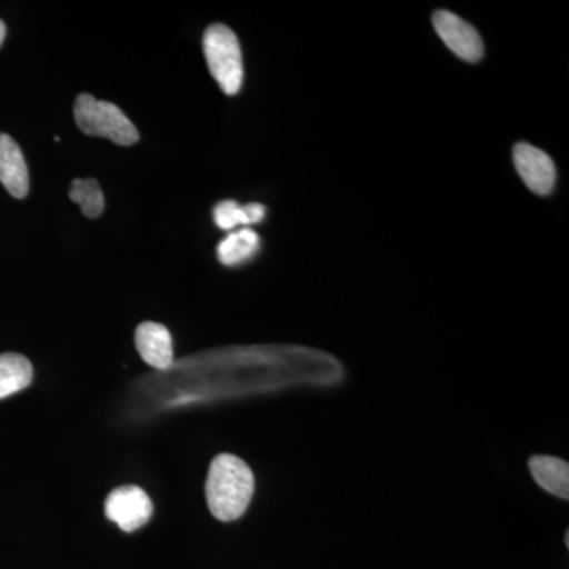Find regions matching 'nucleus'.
I'll use <instances>...</instances> for the list:
<instances>
[{"mask_svg":"<svg viewBox=\"0 0 569 569\" xmlns=\"http://www.w3.org/2000/svg\"><path fill=\"white\" fill-rule=\"evenodd\" d=\"M254 490L252 470L233 455H220L212 460L206 481V498L217 519L230 522L244 515Z\"/></svg>","mask_w":569,"mask_h":569,"instance_id":"1","label":"nucleus"},{"mask_svg":"<svg viewBox=\"0 0 569 569\" xmlns=\"http://www.w3.org/2000/svg\"><path fill=\"white\" fill-rule=\"evenodd\" d=\"M206 62L213 80L227 96H236L244 81V66L238 37L223 24H212L203 37Z\"/></svg>","mask_w":569,"mask_h":569,"instance_id":"2","label":"nucleus"},{"mask_svg":"<svg viewBox=\"0 0 569 569\" xmlns=\"http://www.w3.org/2000/svg\"><path fill=\"white\" fill-rule=\"evenodd\" d=\"M73 111L77 126L89 137L107 138L121 146H132L140 140L137 127L116 104L81 93Z\"/></svg>","mask_w":569,"mask_h":569,"instance_id":"3","label":"nucleus"},{"mask_svg":"<svg viewBox=\"0 0 569 569\" xmlns=\"http://www.w3.org/2000/svg\"><path fill=\"white\" fill-rule=\"evenodd\" d=\"M433 28L449 50L466 62L481 61L485 43L473 26L448 10H438L432 18Z\"/></svg>","mask_w":569,"mask_h":569,"instance_id":"4","label":"nucleus"},{"mask_svg":"<svg viewBox=\"0 0 569 569\" xmlns=\"http://www.w3.org/2000/svg\"><path fill=\"white\" fill-rule=\"evenodd\" d=\"M151 498L138 486H123L112 490L104 501V515L123 531L141 529L152 518Z\"/></svg>","mask_w":569,"mask_h":569,"instance_id":"5","label":"nucleus"},{"mask_svg":"<svg viewBox=\"0 0 569 569\" xmlns=\"http://www.w3.org/2000/svg\"><path fill=\"white\" fill-rule=\"evenodd\" d=\"M516 170L523 183L537 194H549L557 181L556 163L548 153L529 142H518L515 148Z\"/></svg>","mask_w":569,"mask_h":569,"instance_id":"6","label":"nucleus"},{"mask_svg":"<svg viewBox=\"0 0 569 569\" xmlns=\"http://www.w3.org/2000/svg\"><path fill=\"white\" fill-rule=\"evenodd\" d=\"M138 353L156 369L164 370L173 365V340L163 325L146 321L138 326L134 335Z\"/></svg>","mask_w":569,"mask_h":569,"instance_id":"7","label":"nucleus"},{"mask_svg":"<svg viewBox=\"0 0 569 569\" xmlns=\"http://www.w3.org/2000/svg\"><path fill=\"white\" fill-rule=\"evenodd\" d=\"M0 182L11 197L22 200L29 193V170L20 146L9 134L0 133Z\"/></svg>","mask_w":569,"mask_h":569,"instance_id":"8","label":"nucleus"},{"mask_svg":"<svg viewBox=\"0 0 569 569\" xmlns=\"http://www.w3.org/2000/svg\"><path fill=\"white\" fill-rule=\"evenodd\" d=\"M530 470L535 481L553 496L569 497V467L565 460L537 456L530 460Z\"/></svg>","mask_w":569,"mask_h":569,"instance_id":"9","label":"nucleus"},{"mask_svg":"<svg viewBox=\"0 0 569 569\" xmlns=\"http://www.w3.org/2000/svg\"><path fill=\"white\" fill-rule=\"evenodd\" d=\"M33 369L26 356L0 355V399L22 391L32 383Z\"/></svg>","mask_w":569,"mask_h":569,"instance_id":"10","label":"nucleus"},{"mask_svg":"<svg viewBox=\"0 0 569 569\" xmlns=\"http://www.w3.org/2000/svg\"><path fill=\"white\" fill-rule=\"evenodd\" d=\"M260 250V236L250 228L234 231L217 247V257L224 266H238L246 263Z\"/></svg>","mask_w":569,"mask_h":569,"instance_id":"11","label":"nucleus"},{"mask_svg":"<svg viewBox=\"0 0 569 569\" xmlns=\"http://www.w3.org/2000/svg\"><path fill=\"white\" fill-rule=\"evenodd\" d=\"M266 208L260 203L241 206L233 200L220 201L213 208V220L222 230H234L236 227L260 223L264 219Z\"/></svg>","mask_w":569,"mask_h":569,"instance_id":"12","label":"nucleus"},{"mask_svg":"<svg viewBox=\"0 0 569 569\" xmlns=\"http://www.w3.org/2000/svg\"><path fill=\"white\" fill-rule=\"evenodd\" d=\"M70 200L80 206L89 219H97L103 212L104 198L96 179H74L70 187Z\"/></svg>","mask_w":569,"mask_h":569,"instance_id":"13","label":"nucleus"},{"mask_svg":"<svg viewBox=\"0 0 569 569\" xmlns=\"http://www.w3.org/2000/svg\"><path fill=\"white\" fill-rule=\"evenodd\" d=\"M6 36H7L6 24H3V21L0 20V47H2L3 40H6Z\"/></svg>","mask_w":569,"mask_h":569,"instance_id":"14","label":"nucleus"}]
</instances>
